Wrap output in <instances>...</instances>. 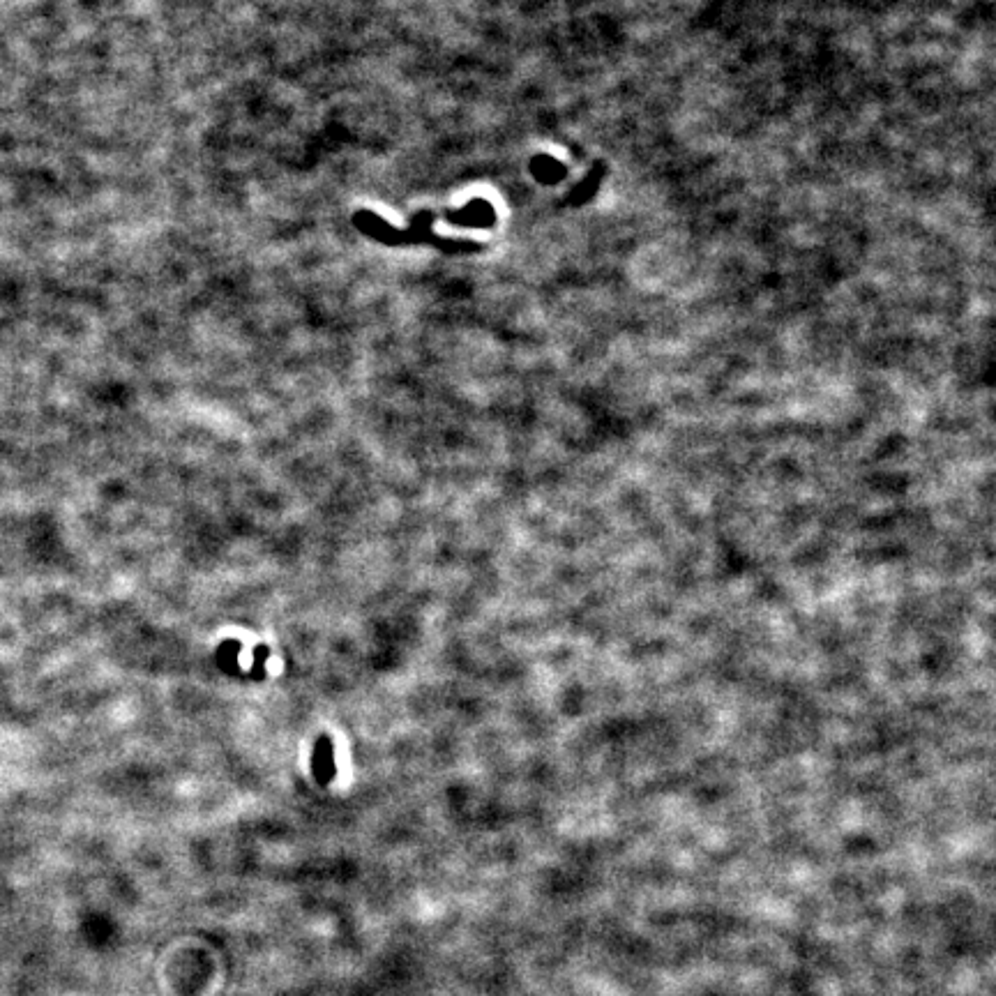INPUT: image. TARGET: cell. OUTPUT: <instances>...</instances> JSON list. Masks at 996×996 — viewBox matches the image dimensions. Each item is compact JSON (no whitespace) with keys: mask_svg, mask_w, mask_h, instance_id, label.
<instances>
[]
</instances>
